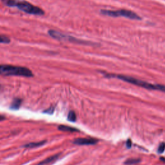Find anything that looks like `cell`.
Listing matches in <instances>:
<instances>
[{"instance_id": "6da1fadb", "label": "cell", "mask_w": 165, "mask_h": 165, "mask_svg": "<svg viewBox=\"0 0 165 165\" xmlns=\"http://www.w3.org/2000/svg\"><path fill=\"white\" fill-rule=\"evenodd\" d=\"M1 2L6 6L17 8L28 14L34 16H43L45 14L43 9L28 1L22 0H1Z\"/></svg>"}, {"instance_id": "7a4b0ae2", "label": "cell", "mask_w": 165, "mask_h": 165, "mask_svg": "<svg viewBox=\"0 0 165 165\" xmlns=\"http://www.w3.org/2000/svg\"><path fill=\"white\" fill-rule=\"evenodd\" d=\"M105 76L106 77H116V78H118L122 81H124L133 84V85H135L136 86L143 87V88L147 89L148 90H159V91L165 92V86L151 84L149 83L134 78V77H132L126 76L123 75H115V74H105Z\"/></svg>"}, {"instance_id": "3957f363", "label": "cell", "mask_w": 165, "mask_h": 165, "mask_svg": "<svg viewBox=\"0 0 165 165\" xmlns=\"http://www.w3.org/2000/svg\"><path fill=\"white\" fill-rule=\"evenodd\" d=\"M0 75L30 77L33 76V73L30 69L26 67L0 64Z\"/></svg>"}, {"instance_id": "277c9868", "label": "cell", "mask_w": 165, "mask_h": 165, "mask_svg": "<svg viewBox=\"0 0 165 165\" xmlns=\"http://www.w3.org/2000/svg\"><path fill=\"white\" fill-rule=\"evenodd\" d=\"M102 14L110 16V17H123L131 19H141L140 16L137 14L133 11H130L129 10L121 9L117 11H110V10H101V12Z\"/></svg>"}, {"instance_id": "5b68a950", "label": "cell", "mask_w": 165, "mask_h": 165, "mask_svg": "<svg viewBox=\"0 0 165 165\" xmlns=\"http://www.w3.org/2000/svg\"><path fill=\"white\" fill-rule=\"evenodd\" d=\"M48 33L50 35V36L51 38H52L56 40L69 41V42H71V43H77V44H84V45L91 44V43H89V42H87L86 41L81 40H79V39L74 38L72 36V35H69L61 33V32L54 30H49L48 32Z\"/></svg>"}, {"instance_id": "8992f818", "label": "cell", "mask_w": 165, "mask_h": 165, "mask_svg": "<svg viewBox=\"0 0 165 165\" xmlns=\"http://www.w3.org/2000/svg\"><path fill=\"white\" fill-rule=\"evenodd\" d=\"M98 143V140L93 138H77L74 141V143L78 145H92Z\"/></svg>"}, {"instance_id": "52a82bcc", "label": "cell", "mask_w": 165, "mask_h": 165, "mask_svg": "<svg viewBox=\"0 0 165 165\" xmlns=\"http://www.w3.org/2000/svg\"><path fill=\"white\" fill-rule=\"evenodd\" d=\"M47 143V141H41L40 142H34V143H30L28 144H26L23 145L24 148H37L40 147L41 146H43L45 143Z\"/></svg>"}, {"instance_id": "ba28073f", "label": "cell", "mask_w": 165, "mask_h": 165, "mask_svg": "<svg viewBox=\"0 0 165 165\" xmlns=\"http://www.w3.org/2000/svg\"><path fill=\"white\" fill-rule=\"evenodd\" d=\"M22 100L21 99L19 98H15L13 101L12 102V104L10 106V108L13 110H17L20 107V106L21 105Z\"/></svg>"}, {"instance_id": "9c48e42d", "label": "cell", "mask_w": 165, "mask_h": 165, "mask_svg": "<svg viewBox=\"0 0 165 165\" xmlns=\"http://www.w3.org/2000/svg\"><path fill=\"white\" fill-rule=\"evenodd\" d=\"M59 156V154H57V155H54V156H50L49 157L47 158V159H45V160L42 161L41 162H40L38 165H45L47 164H49L50 163H52L57 159Z\"/></svg>"}, {"instance_id": "30bf717a", "label": "cell", "mask_w": 165, "mask_h": 165, "mask_svg": "<svg viewBox=\"0 0 165 165\" xmlns=\"http://www.w3.org/2000/svg\"><path fill=\"white\" fill-rule=\"evenodd\" d=\"M58 130H59L62 132H78V130L77 129L71 127H69V126H66V125H60L58 127Z\"/></svg>"}, {"instance_id": "8fae6325", "label": "cell", "mask_w": 165, "mask_h": 165, "mask_svg": "<svg viewBox=\"0 0 165 165\" xmlns=\"http://www.w3.org/2000/svg\"><path fill=\"white\" fill-rule=\"evenodd\" d=\"M68 120L71 122H75L77 119V116L76 113L74 111H70L68 114Z\"/></svg>"}, {"instance_id": "7c38bea8", "label": "cell", "mask_w": 165, "mask_h": 165, "mask_svg": "<svg viewBox=\"0 0 165 165\" xmlns=\"http://www.w3.org/2000/svg\"><path fill=\"white\" fill-rule=\"evenodd\" d=\"M11 43V39L5 35H0V44H8Z\"/></svg>"}, {"instance_id": "4fadbf2b", "label": "cell", "mask_w": 165, "mask_h": 165, "mask_svg": "<svg viewBox=\"0 0 165 165\" xmlns=\"http://www.w3.org/2000/svg\"><path fill=\"white\" fill-rule=\"evenodd\" d=\"M140 162V159H128V160H127L125 162V164L127 165H131V164H137L138 163Z\"/></svg>"}, {"instance_id": "5bb4252c", "label": "cell", "mask_w": 165, "mask_h": 165, "mask_svg": "<svg viewBox=\"0 0 165 165\" xmlns=\"http://www.w3.org/2000/svg\"><path fill=\"white\" fill-rule=\"evenodd\" d=\"M164 150H165V143H163L159 145V148H158V150H157L158 153H159V154L163 153L164 151Z\"/></svg>"}, {"instance_id": "9a60e30c", "label": "cell", "mask_w": 165, "mask_h": 165, "mask_svg": "<svg viewBox=\"0 0 165 165\" xmlns=\"http://www.w3.org/2000/svg\"><path fill=\"white\" fill-rule=\"evenodd\" d=\"M54 107H50V108H48L47 110H45V113H47V114H52L54 112Z\"/></svg>"}, {"instance_id": "2e32d148", "label": "cell", "mask_w": 165, "mask_h": 165, "mask_svg": "<svg viewBox=\"0 0 165 165\" xmlns=\"http://www.w3.org/2000/svg\"><path fill=\"white\" fill-rule=\"evenodd\" d=\"M127 147L128 148H130L132 147V141L130 140H128L127 142Z\"/></svg>"}, {"instance_id": "e0dca14e", "label": "cell", "mask_w": 165, "mask_h": 165, "mask_svg": "<svg viewBox=\"0 0 165 165\" xmlns=\"http://www.w3.org/2000/svg\"><path fill=\"white\" fill-rule=\"evenodd\" d=\"M5 119V118L4 117V116L0 115V121H3V120H4Z\"/></svg>"}]
</instances>
